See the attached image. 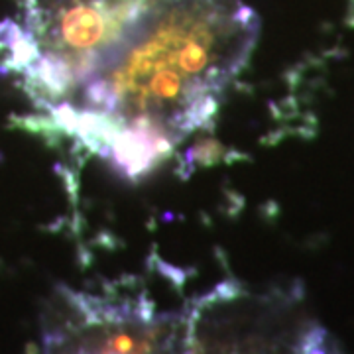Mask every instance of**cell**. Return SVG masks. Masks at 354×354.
Instances as JSON below:
<instances>
[{"instance_id": "6da1fadb", "label": "cell", "mask_w": 354, "mask_h": 354, "mask_svg": "<svg viewBox=\"0 0 354 354\" xmlns=\"http://www.w3.org/2000/svg\"><path fill=\"white\" fill-rule=\"evenodd\" d=\"M256 34L242 0H24L0 50L57 127L134 176L215 114Z\"/></svg>"}, {"instance_id": "7a4b0ae2", "label": "cell", "mask_w": 354, "mask_h": 354, "mask_svg": "<svg viewBox=\"0 0 354 354\" xmlns=\"http://www.w3.org/2000/svg\"><path fill=\"white\" fill-rule=\"evenodd\" d=\"M46 344L64 353H169L185 346V315L162 317L132 301L64 290L51 309Z\"/></svg>"}]
</instances>
